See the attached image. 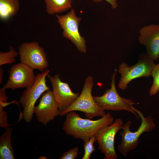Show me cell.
I'll use <instances>...</instances> for the list:
<instances>
[{"label": "cell", "instance_id": "cell-1", "mask_svg": "<svg viewBox=\"0 0 159 159\" xmlns=\"http://www.w3.org/2000/svg\"><path fill=\"white\" fill-rule=\"evenodd\" d=\"M65 115L63 130L67 135L81 139L84 143L94 135L99 129L111 125L114 121V118L109 112L96 120L83 118L74 111L67 113Z\"/></svg>", "mask_w": 159, "mask_h": 159}, {"label": "cell", "instance_id": "cell-2", "mask_svg": "<svg viewBox=\"0 0 159 159\" xmlns=\"http://www.w3.org/2000/svg\"><path fill=\"white\" fill-rule=\"evenodd\" d=\"M135 110L141 119V124L137 130L131 131L130 127L132 124L128 121L123 124L120 134L121 137L120 144L117 146L120 153L124 157H126L128 153L135 149L138 146L140 136L145 132H149L156 127L154 119L150 116L145 117L140 111L135 109Z\"/></svg>", "mask_w": 159, "mask_h": 159}, {"label": "cell", "instance_id": "cell-3", "mask_svg": "<svg viewBox=\"0 0 159 159\" xmlns=\"http://www.w3.org/2000/svg\"><path fill=\"white\" fill-rule=\"evenodd\" d=\"M94 85L93 77L89 76L85 80L82 92L77 98L59 115L64 116L72 111H79L85 113V117L92 119L97 116L101 117L106 114L105 111L101 108L95 102L92 94Z\"/></svg>", "mask_w": 159, "mask_h": 159}, {"label": "cell", "instance_id": "cell-4", "mask_svg": "<svg viewBox=\"0 0 159 159\" xmlns=\"http://www.w3.org/2000/svg\"><path fill=\"white\" fill-rule=\"evenodd\" d=\"M117 70L115 71L111 76L110 88L107 89L100 96H94V99L99 106L104 111H122L125 110L132 113L138 119L140 117L133 106L139 103L134 102L130 99L120 96L118 93L115 86V78Z\"/></svg>", "mask_w": 159, "mask_h": 159}, {"label": "cell", "instance_id": "cell-5", "mask_svg": "<svg viewBox=\"0 0 159 159\" xmlns=\"http://www.w3.org/2000/svg\"><path fill=\"white\" fill-rule=\"evenodd\" d=\"M50 72L49 69H46L38 74L33 85L26 88L20 97L19 102L23 108L22 118L27 123L32 120L35 104L38 99L44 92L49 90L46 78Z\"/></svg>", "mask_w": 159, "mask_h": 159}, {"label": "cell", "instance_id": "cell-6", "mask_svg": "<svg viewBox=\"0 0 159 159\" xmlns=\"http://www.w3.org/2000/svg\"><path fill=\"white\" fill-rule=\"evenodd\" d=\"M154 61L150 58L146 53L140 56L138 61L135 64L130 66L122 62L120 65L118 72L121 77L118 83L120 89H127L128 84L133 80L142 77H148L155 65Z\"/></svg>", "mask_w": 159, "mask_h": 159}, {"label": "cell", "instance_id": "cell-7", "mask_svg": "<svg viewBox=\"0 0 159 159\" xmlns=\"http://www.w3.org/2000/svg\"><path fill=\"white\" fill-rule=\"evenodd\" d=\"M57 21L62 30L63 37L70 41L76 46L77 50L83 53L87 52L86 41L80 33L78 27L81 18L78 17L74 9L65 15L56 14Z\"/></svg>", "mask_w": 159, "mask_h": 159}, {"label": "cell", "instance_id": "cell-8", "mask_svg": "<svg viewBox=\"0 0 159 159\" xmlns=\"http://www.w3.org/2000/svg\"><path fill=\"white\" fill-rule=\"evenodd\" d=\"M18 49L21 63L33 70L37 69L41 72L49 66L46 54L37 42H23Z\"/></svg>", "mask_w": 159, "mask_h": 159}, {"label": "cell", "instance_id": "cell-9", "mask_svg": "<svg viewBox=\"0 0 159 159\" xmlns=\"http://www.w3.org/2000/svg\"><path fill=\"white\" fill-rule=\"evenodd\" d=\"M123 125L121 118L116 119L112 124L101 128L94 135L99 149L105 155L104 159L118 158L115 148V139L117 133L122 129Z\"/></svg>", "mask_w": 159, "mask_h": 159}, {"label": "cell", "instance_id": "cell-10", "mask_svg": "<svg viewBox=\"0 0 159 159\" xmlns=\"http://www.w3.org/2000/svg\"><path fill=\"white\" fill-rule=\"evenodd\" d=\"M9 73L8 80L3 85L6 89L14 90L17 89L29 88L35 80L36 76L33 69L21 62L13 65Z\"/></svg>", "mask_w": 159, "mask_h": 159}, {"label": "cell", "instance_id": "cell-11", "mask_svg": "<svg viewBox=\"0 0 159 159\" xmlns=\"http://www.w3.org/2000/svg\"><path fill=\"white\" fill-rule=\"evenodd\" d=\"M47 77L52 83L53 94L60 114L69 107L80 94L74 92L68 83L62 81L58 74L52 77L49 74Z\"/></svg>", "mask_w": 159, "mask_h": 159}, {"label": "cell", "instance_id": "cell-12", "mask_svg": "<svg viewBox=\"0 0 159 159\" xmlns=\"http://www.w3.org/2000/svg\"><path fill=\"white\" fill-rule=\"evenodd\" d=\"M139 34V42L145 47L147 55L154 61H157L159 59V24L143 26Z\"/></svg>", "mask_w": 159, "mask_h": 159}, {"label": "cell", "instance_id": "cell-13", "mask_svg": "<svg viewBox=\"0 0 159 159\" xmlns=\"http://www.w3.org/2000/svg\"><path fill=\"white\" fill-rule=\"evenodd\" d=\"M59 113L52 91L49 90L43 94L39 104L34 109L37 120L44 125L54 120Z\"/></svg>", "mask_w": 159, "mask_h": 159}, {"label": "cell", "instance_id": "cell-14", "mask_svg": "<svg viewBox=\"0 0 159 159\" xmlns=\"http://www.w3.org/2000/svg\"><path fill=\"white\" fill-rule=\"evenodd\" d=\"M13 129L9 127L0 138V159H14V152L11 142Z\"/></svg>", "mask_w": 159, "mask_h": 159}, {"label": "cell", "instance_id": "cell-15", "mask_svg": "<svg viewBox=\"0 0 159 159\" xmlns=\"http://www.w3.org/2000/svg\"><path fill=\"white\" fill-rule=\"evenodd\" d=\"M46 11L51 15L58 14L72 8V0H44Z\"/></svg>", "mask_w": 159, "mask_h": 159}, {"label": "cell", "instance_id": "cell-16", "mask_svg": "<svg viewBox=\"0 0 159 159\" xmlns=\"http://www.w3.org/2000/svg\"><path fill=\"white\" fill-rule=\"evenodd\" d=\"M20 8L19 0H0V19L6 20L16 16Z\"/></svg>", "mask_w": 159, "mask_h": 159}, {"label": "cell", "instance_id": "cell-17", "mask_svg": "<svg viewBox=\"0 0 159 159\" xmlns=\"http://www.w3.org/2000/svg\"><path fill=\"white\" fill-rule=\"evenodd\" d=\"M19 54L12 46L7 52H0V66L6 64H11L16 61V58Z\"/></svg>", "mask_w": 159, "mask_h": 159}, {"label": "cell", "instance_id": "cell-18", "mask_svg": "<svg viewBox=\"0 0 159 159\" xmlns=\"http://www.w3.org/2000/svg\"><path fill=\"white\" fill-rule=\"evenodd\" d=\"M151 75L153 78V82L149 93L150 95L152 96L155 95L159 92V63L155 64Z\"/></svg>", "mask_w": 159, "mask_h": 159}, {"label": "cell", "instance_id": "cell-19", "mask_svg": "<svg viewBox=\"0 0 159 159\" xmlns=\"http://www.w3.org/2000/svg\"><path fill=\"white\" fill-rule=\"evenodd\" d=\"M96 142L94 135L92 136L88 140L84 143V153L82 159H89L92 153L95 150L94 143Z\"/></svg>", "mask_w": 159, "mask_h": 159}, {"label": "cell", "instance_id": "cell-20", "mask_svg": "<svg viewBox=\"0 0 159 159\" xmlns=\"http://www.w3.org/2000/svg\"><path fill=\"white\" fill-rule=\"evenodd\" d=\"M4 109L3 107L0 106V126L6 130L9 127L10 125L7 121V113Z\"/></svg>", "mask_w": 159, "mask_h": 159}, {"label": "cell", "instance_id": "cell-21", "mask_svg": "<svg viewBox=\"0 0 159 159\" xmlns=\"http://www.w3.org/2000/svg\"><path fill=\"white\" fill-rule=\"evenodd\" d=\"M78 147L76 146L73 148L69 149L64 153L60 158V159H74L76 157L78 151Z\"/></svg>", "mask_w": 159, "mask_h": 159}, {"label": "cell", "instance_id": "cell-22", "mask_svg": "<svg viewBox=\"0 0 159 159\" xmlns=\"http://www.w3.org/2000/svg\"><path fill=\"white\" fill-rule=\"evenodd\" d=\"M105 0L109 3L113 9H116L118 6L117 0H92L93 2L95 3H98Z\"/></svg>", "mask_w": 159, "mask_h": 159}, {"label": "cell", "instance_id": "cell-23", "mask_svg": "<svg viewBox=\"0 0 159 159\" xmlns=\"http://www.w3.org/2000/svg\"><path fill=\"white\" fill-rule=\"evenodd\" d=\"M4 72L2 69L0 68V84L1 85L3 77Z\"/></svg>", "mask_w": 159, "mask_h": 159}, {"label": "cell", "instance_id": "cell-24", "mask_svg": "<svg viewBox=\"0 0 159 159\" xmlns=\"http://www.w3.org/2000/svg\"></svg>", "mask_w": 159, "mask_h": 159}, {"label": "cell", "instance_id": "cell-25", "mask_svg": "<svg viewBox=\"0 0 159 159\" xmlns=\"http://www.w3.org/2000/svg\"></svg>", "mask_w": 159, "mask_h": 159}]
</instances>
